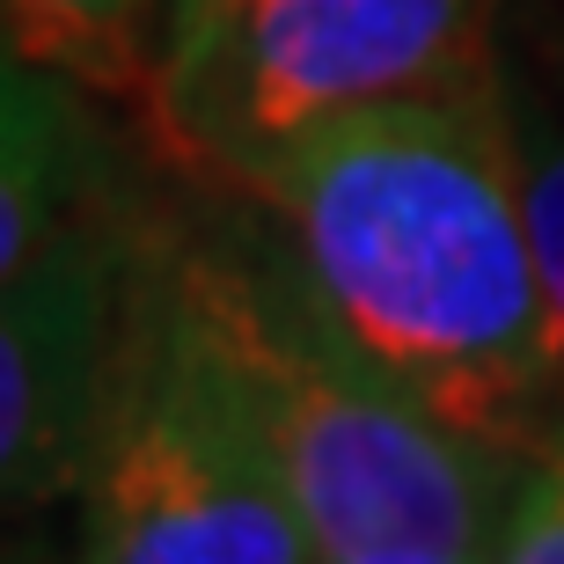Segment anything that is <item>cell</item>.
<instances>
[{
	"label": "cell",
	"instance_id": "obj_1",
	"mask_svg": "<svg viewBox=\"0 0 564 564\" xmlns=\"http://www.w3.org/2000/svg\"><path fill=\"white\" fill-rule=\"evenodd\" d=\"M235 191L337 330L440 425L513 462L564 433V330L499 82L301 132Z\"/></svg>",
	"mask_w": 564,
	"mask_h": 564
},
{
	"label": "cell",
	"instance_id": "obj_2",
	"mask_svg": "<svg viewBox=\"0 0 564 564\" xmlns=\"http://www.w3.org/2000/svg\"><path fill=\"white\" fill-rule=\"evenodd\" d=\"M198 345L250 411L323 564L491 550L521 462L411 403L315 301L272 220L154 235Z\"/></svg>",
	"mask_w": 564,
	"mask_h": 564
},
{
	"label": "cell",
	"instance_id": "obj_3",
	"mask_svg": "<svg viewBox=\"0 0 564 564\" xmlns=\"http://www.w3.org/2000/svg\"><path fill=\"white\" fill-rule=\"evenodd\" d=\"M74 564H323L250 411L140 235L104 411L74 484Z\"/></svg>",
	"mask_w": 564,
	"mask_h": 564
},
{
	"label": "cell",
	"instance_id": "obj_4",
	"mask_svg": "<svg viewBox=\"0 0 564 564\" xmlns=\"http://www.w3.org/2000/svg\"><path fill=\"white\" fill-rule=\"evenodd\" d=\"M484 82L491 0H228L154 52L147 110L176 162L235 184L301 132Z\"/></svg>",
	"mask_w": 564,
	"mask_h": 564
},
{
	"label": "cell",
	"instance_id": "obj_5",
	"mask_svg": "<svg viewBox=\"0 0 564 564\" xmlns=\"http://www.w3.org/2000/svg\"><path fill=\"white\" fill-rule=\"evenodd\" d=\"M140 235L88 213L44 257L0 279V535L74 499L126 323Z\"/></svg>",
	"mask_w": 564,
	"mask_h": 564
},
{
	"label": "cell",
	"instance_id": "obj_6",
	"mask_svg": "<svg viewBox=\"0 0 564 564\" xmlns=\"http://www.w3.org/2000/svg\"><path fill=\"white\" fill-rule=\"evenodd\" d=\"M96 198V132L74 82L0 37V279L44 257L88 220Z\"/></svg>",
	"mask_w": 564,
	"mask_h": 564
},
{
	"label": "cell",
	"instance_id": "obj_7",
	"mask_svg": "<svg viewBox=\"0 0 564 564\" xmlns=\"http://www.w3.org/2000/svg\"><path fill=\"white\" fill-rule=\"evenodd\" d=\"M0 37L88 96H147L162 0H0Z\"/></svg>",
	"mask_w": 564,
	"mask_h": 564
},
{
	"label": "cell",
	"instance_id": "obj_8",
	"mask_svg": "<svg viewBox=\"0 0 564 564\" xmlns=\"http://www.w3.org/2000/svg\"><path fill=\"white\" fill-rule=\"evenodd\" d=\"M491 564H564V433L521 462L491 535Z\"/></svg>",
	"mask_w": 564,
	"mask_h": 564
},
{
	"label": "cell",
	"instance_id": "obj_9",
	"mask_svg": "<svg viewBox=\"0 0 564 564\" xmlns=\"http://www.w3.org/2000/svg\"><path fill=\"white\" fill-rule=\"evenodd\" d=\"M521 176H528V228H535V257H543V286L564 330V132L521 140Z\"/></svg>",
	"mask_w": 564,
	"mask_h": 564
},
{
	"label": "cell",
	"instance_id": "obj_10",
	"mask_svg": "<svg viewBox=\"0 0 564 564\" xmlns=\"http://www.w3.org/2000/svg\"><path fill=\"white\" fill-rule=\"evenodd\" d=\"M220 8H228V0H162V37H154V52H162V44H176V37H191V30H198V22H213Z\"/></svg>",
	"mask_w": 564,
	"mask_h": 564
},
{
	"label": "cell",
	"instance_id": "obj_11",
	"mask_svg": "<svg viewBox=\"0 0 564 564\" xmlns=\"http://www.w3.org/2000/svg\"><path fill=\"white\" fill-rule=\"evenodd\" d=\"M359 564H491V550H397V557H359Z\"/></svg>",
	"mask_w": 564,
	"mask_h": 564
},
{
	"label": "cell",
	"instance_id": "obj_12",
	"mask_svg": "<svg viewBox=\"0 0 564 564\" xmlns=\"http://www.w3.org/2000/svg\"><path fill=\"white\" fill-rule=\"evenodd\" d=\"M0 564H44V550L30 535H0Z\"/></svg>",
	"mask_w": 564,
	"mask_h": 564
}]
</instances>
